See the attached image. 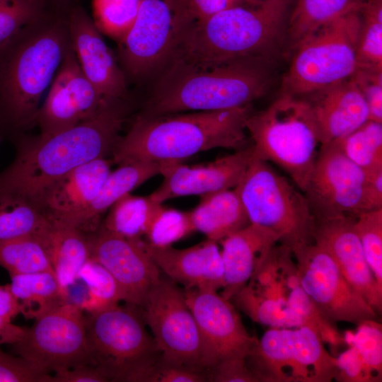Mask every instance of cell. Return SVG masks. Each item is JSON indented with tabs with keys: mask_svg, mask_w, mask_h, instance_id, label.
Segmentation results:
<instances>
[{
	"mask_svg": "<svg viewBox=\"0 0 382 382\" xmlns=\"http://www.w3.org/2000/svg\"><path fill=\"white\" fill-rule=\"evenodd\" d=\"M20 313L18 303L8 284L0 285V317L11 320Z\"/></svg>",
	"mask_w": 382,
	"mask_h": 382,
	"instance_id": "obj_51",
	"label": "cell"
},
{
	"mask_svg": "<svg viewBox=\"0 0 382 382\" xmlns=\"http://www.w3.org/2000/svg\"><path fill=\"white\" fill-rule=\"evenodd\" d=\"M234 189L250 223L275 233L279 243L292 249L313 240L315 216L303 192L269 163L253 156Z\"/></svg>",
	"mask_w": 382,
	"mask_h": 382,
	"instance_id": "obj_9",
	"label": "cell"
},
{
	"mask_svg": "<svg viewBox=\"0 0 382 382\" xmlns=\"http://www.w3.org/2000/svg\"><path fill=\"white\" fill-rule=\"evenodd\" d=\"M173 37V1L143 0L132 27L117 42V59L127 82L166 64Z\"/></svg>",
	"mask_w": 382,
	"mask_h": 382,
	"instance_id": "obj_16",
	"label": "cell"
},
{
	"mask_svg": "<svg viewBox=\"0 0 382 382\" xmlns=\"http://www.w3.org/2000/svg\"><path fill=\"white\" fill-rule=\"evenodd\" d=\"M50 8L43 0H0V47Z\"/></svg>",
	"mask_w": 382,
	"mask_h": 382,
	"instance_id": "obj_42",
	"label": "cell"
},
{
	"mask_svg": "<svg viewBox=\"0 0 382 382\" xmlns=\"http://www.w3.org/2000/svg\"><path fill=\"white\" fill-rule=\"evenodd\" d=\"M87 236L90 259L100 264L113 277L122 301L141 308L161 276L146 249L144 241L121 236L100 225Z\"/></svg>",
	"mask_w": 382,
	"mask_h": 382,
	"instance_id": "obj_17",
	"label": "cell"
},
{
	"mask_svg": "<svg viewBox=\"0 0 382 382\" xmlns=\"http://www.w3.org/2000/svg\"><path fill=\"white\" fill-rule=\"evenodd\" d=\"M143 0H93V19L102 34L120 42L132 27Z\"/></svg>",
	"mask_w": 382,
	"mask_h": 382,
	"instance_id": "obj_38",
	"label": "cell"
},
{
	"mask_svg": "<svg viewBox=\"0 0 382 382\" xmlns=\"http://www.w3.org/2000/svg\"><path fill=\"white\" fill-rule=\"evenodd\" d=\"M110 171L106 158L90 161L50 184L35 204L50 219L79 229L85 213Z\"/></svg>",
	"mask_w": 382,
	"mask_h": 382,
	"instance_id": "obj_23",
	"label": "cell"
},
{
	"mask_svg": "<svg viewBox=\"0 0 382 382\" xmlns=\"http://www.w3.org/2000/svg\"><path fill=\"white\" fill-rule=\"evenodd\" d=\"M36 238L42 244L59 283L68 290L90 259L87 235L74 226L48 218Z\"/></svg>",
	"mask_w": 382,
	"mask_h": 382,
	"instance_id": "obj_27",
	"label": "cell"
},
{
	"mask_svg": "<svg viewBox=\"0 0 382 382\" xmlns=\"http://www.w3.org/2000/svg\"><path fill=\"white\" fill-rule=\"evenodd\" d=\"M355 219L315 218L313 238L330 253L351 286L381 314L382 289L366 261L354 229Z\"/></svg>",
	"mask_w": 382,
	"mask_h": 382,
	"instance_id": "obj_22",
	"label": "cell"
},
{
	"mask_svg": "<svg viewBox=\"0 0 382 382\" xmlns=\"http://www.w3.org/2000/svg\"><path fill=\"white\" fill-rule=\"evenodd\" d=\"M253 158L252 145L216 158L204 165L185 166L180 161L161 162L163 180L149 197L163 202L183 196L209 193L235 188Z\"/></svg>",
	"mask_w": 382,
	"mask_h": 382,
	"instance_id": "obj_20",
	"label": "cell"
},
{
	"mask_svg": "<svg viewBox=\"0 0 382 382\" xmlns=\"http://www.w3.org/2000/svg\"><path fill=\"white\" fill-rule=\"evenodd\" d=\"M129 306L116 304L85 317L92 364L109 381L147 382L161 353L139 307Z\"/></svg>",
	"mask_w": 382,
	"mask_h": 382,
	"instance_id": "obj_8",
	"label": "cell"
},
{
	"mask_svg": "<svg viewBox=\"0 0 382 382\" xmlns=\"http://www.w3.org/2000/svg\"><path fill=\"white\" fill-rule=\"evenodd\" d=\"M365 0H294L286 23L284 40L294 50L318 30L340 17L359 11Z\"/></svg>",
	"mask_w": 382,
	"mask_h": 382,
	"instance_id": "obj_30",
	"label": "cell"
},
{
	"mask_svg": "<svg viewBox=\"0 0 382 382\" xmlns=\"http://www.w3.org/2000/svg\"><path fill=\"white\" fill-rule=\"evenodd\" d=\"M340 382H375L354 346L336 358L334 379Z\"/></svg>",
	"mask_w": 382,
	"mask_h": 382,
	"instance_id": "obj_46",
	"label": "cell"
},
{
	"mask_svg": "<svg viewBox=\"0 0 382 382\" xmlns=\"http://www.w3.org/2000/svg\"><path fill=\"white\" fill-rule=\"evenodd\" d=\"M257 382H330L336 358L308 326L271 328L245 359Z\"/></svg>",
	"mask_w": 382,
	"mask_h": 382,
	"instance_id": "obj_11",
	"label": "cell"
},
{
	"mask_svg": "<svg viewBox=\"0 0 382 382\" xmlns=\"http://www.w3.org/2000/svg\"><path fill=\"white\" fill-rule=\"evenodd\" d=\"M78 279L83 281L88 289L86 297L79 303L83 311L92 313L122 301L113 277L103 267L91 259L80 270Z\"/></svg>",
	"mask_w": 382,
	"mask_h": 382,
	"instance_id": "obj_37",
	"label": "cell"
},
{
	"mask_svg": "<svg viewBox=\"0 0 382 382\" xmlns=\"http://www.w3.org/2000/svg\"><path fill=\"white\" fill-rule=\"evenodd\" d=\"M183 290L204 342L209 371L222 361L246 359L257 338L248 332L231 300L217 291Z\"/></svg>",
	"mask_w": 382,
	"mask_h": 382,
	"instance_id": "obj_19",
	"label": "cell"
},
{
	"mask_svg": "<svg viewBox=\"0 0 382 382\" xmlns=\"http://www.w3.org/2000/svg\"><path fill=\"white\" fill-rule=\"evenodd\" d=\"M294 0L235 6L174 35L168 67L207 68L264 58L283 39Z\"/></svg>",
	"mask_w": 382,
	"mask_h": 382,
	"instance_id": "obj_3",
	"label": "cell"
},
{
	"mask_svg": "<svg viewBox=\"0 0 382 382\" xmlns=\"http://www.w3.org/2000/svg\"><path fill=\"white\" fill-rule=\"evenodd\" d=\"M359 11L325 25L296 47L282 79V94L303 97L353 75L357 68Z\"/></svg>",
	"mask_w": 382,
	"mask_h": 382,
	"instance_id": "obj_10",
	"label": "cell"
},
{
	"mask_svg": "<svg viewBox=\"0 0 382 382\" xmlns=\"http://www.w3.org/2000/svg\"><path fill=\"white\" fill-rule=\"evenodd\" d=\"M209 381V371L169 364L161 359L151 371L148 382H204Z\"/></svg>",
	"mask_w": 382,
	"mask_h": 382,
	"instance_id": "obj_47",
	"label": "cell"
},
{
	"mask_svg": "<svg viewBox=\"0 0 382 382\" xmlns=\"http://www.w3.org/2000/svg\"><path fill=\"white\" fill-rule=\"evenodd\" d=\"M209 381L214 382H257L245 358L222 361L209 371Z\"/></svg>",
	"mask_w": 382,
	"mask_h": 382,
	"instance_id": "obj_48",
	"label": "cell"
},
{
	"mask_svg": "<svg viewBox=\"0 0 382 382\" xmlns=\"http://www.w3.org/2000/svg\"><path fill=\"white\" fill-rule=\"evenodd\" d=\"M49 8H59L67 7L71 5L74 0H43Z\"/></svg>",
	"mask_w": 382,
	"mask_h": 382,
	"instance_id": "obj_53",
	"label": "cell"
},
{
	"mask_svg": "<svg viewBox=\"0 0 382 382\" xmlns=\"http://www.w3.org/2000/svg\"><path fill=\"white\" fill-rule=\"evenodd\" d=\"M255 1H265V0H255Z\"/></svg>",
	"mask_w": 382,
	"mask_h": 382,
	"instance_id": "obj_54",
	"label": "cell"
},
{
	"mask_svg": "<svg viewBox=\"0 0 382 382\" xmlns=\"http://www.w3.org/2000/svg\"><path fill=\"white\" fill-rule=\"evenodd\" d=\"M67 18L71 45L85 76L103 97L127 98L125 74L93 18L74 0Z\"/></svg>",
	"mask_w": 382,
	"mask_h": 382,
	"instance_id": "obj_21",
	"label": "cell"
},
{
	"mask_svg": "<svg viewBox=\"0 0 382 382\" xmlns=\"http://www.w3.org/2000/svg\"><path fill=\"white\" fill-rule=\"evenodd\" d=\"M303 194L316 219L356 218L369 211L366 173L335 141L320 146Z\"/></svg>",
	"mask_w": 382,
	"mask_h": 382,
	"instance_id": "obj_15",
	"label": "cell"
},
{
	"mask_svg": "<svg viewBox=\"0 0 382 382\" xmlns=\"http://www.w3.org/2000/svg\"><path fill=\"white\" fill-rule=\"evenodd\" d=\"M162 207L161 204L152 201L149 197L127 194L108 209L100 225L121 236L141 239Z\"/></svg>",
	"mask_w": 382,
	"mask_h": 382,
	"instance_id": "obj_32",
	"label": "cell"
},
{
	"mask_svg": "<svg viewBox=\"0 0 382 382\" xmlns=\"http://www.w3.org/2000/svg\"><path fill=\"white\" fill-rule=\"evenodd\" d=\"M12 345L17 355L45 374L92 364L85 317L76 303L68 301L36 319Z\"/></svg>",
	"mask_w": 382,
	"mask_h": 382,
	"instance_id": "obj_13",
	"label": "cell"
},
{
	"mask_svg": "<svg viewBox=\"0 0 382 382\" xmlns=\"http://www.w3.org/2000/svg\"><path fill=\"white\" fill-rule=\"evenodd\" d=\"M25 328L16 325L0 317V345H13L19 341L25 333Z\"/></svg>",
	"mask_w": 382,
	"mask_h": 382,
	"instance_id": "obj_52",
	"label": "cell"
},
{
	"mask_svg": "<svg viewBox=\"0 0 382 382\" xmlns=\"http://www.w3.org/2000/svg\"><path fill=\"white\" fill-rule=\"evenodd\" d=\"M199 204L189 212L195 231L219 242L249 225L250 221L235 189L201 196Z\"/></svg>",
	"mask_w": 382,
	"mask_h": 382,
	"instance_id": "obj_28",
	"label": "cell"
},
{
	"mask_svg": "<svg viewBox=\"0 0 382 382\" xmlns=\"http://www.w3.org/2000/svg\"><path fill=\"white\" fill-rule=\"evenodd\" d=\"M50 8L0 47V130L13 139L30 126L71 46L68 11Z\"/></svg>",
	"mask_w": 382,
	"mask_h": 382,
	"instance_id": "obj_2",
	"label": "cell"
},
{
	"mask_svg": "<svg viewBox=\"0 0 382 382\" xmlns=\"http://www.w3.org/2000/svg\"><path fill=\"white\" fill-rule=\"evenodd\" d=\"M144 244L160 271L183 289L217 291L222 289L224 265L216 242L207 239L183 249L153 246L145 241Z\"/></svg>",
	"mask_w": 382,
	"mask_h": 382,
	"instance_id": "obj_24",
	"label": "cell"
},
{
	"mask_svg": "<svg viewBox=\"0 0 382 382\" xmlns=\"http://www.w3.org/2000/svg\"><path fill=\"white\" fill-rule=\"evenodd\" d=\"M174 35L180 29L205 20L222 11L240 5L244 0H173Z\"/></svg>",
	"mask_w": 382,
	"mask_h": 382,
	"instance_id": "obj_43",
	"label": "cell"
},
{
	"mask_svg": "<svg viewBox=\"0 0 382 382\" xmlns=\"http://www.w3.org/2000/svg\"><path fill=\"white\" fill-rule=\"evenodd\" d=\"M354 229L366 261L378 287L382 289V208L357 216Z\"/></svg>",
	"mask_w": 382,
	"mask_h": 382,
	"instance_id": "obj_39",
	"label": "cell"
},
{
	"mask_svg": "<svg viewBox=\"0 0 382 382\" xmlns=\"http://www.w3.org/2000/svg\"><path fill=\"white\" fill-rule=\"evenodd\" d=\"M301 285L330 323L356 325L378 314L351 286L330 253L313 240L291 249Z\"/></svg>",
	"mask_w": 382,
	"mask_h": 382,
	"instance_id": "obj_14",
	"label": "cell"
},
{
	"mask_svg": "<svg viewBox=\"0 0 382 382\" xmlns=\"http://www.w3.org/2000/svg\"><path fill=\"white\" fill-rule=\"evenodd\" d=\"M127 100L109 99L94 116L62 131L31 138L23 134L15 137L17 153L0 173V195L35 204L55 180L112 153L129 113Z\"/></svg>",
	"mask_w": 382,
	"mask_h": 382,
	"instance_id": "obj_1",
	"label": "cell"
},
{
	"mask_svg": "<svg viewBox=\"0 0 382 382\" xmlns=\"http://www.w3.org/2000/svg\"><path fill=\"white\" fill-rule=\"evenodd\" d=\"M48 218L34 204L14 196L0 195V241L36 237Z\"/></svg>",
	"mask_w": 382,
	"mask_h": 382,
	"instance_id": "obj_33",
	"label": "cell"
},
{
	"mask_svg": "<svg viewBox=\"0 0 382 382\" xmlns=\"http://www.w3.org/2000/svg\"><path fill=\"white\" fill-rule=\"evenodd\" d=\"M231 300L254 322L271 328L306 325L323 342L333 347L344 343L343 337L303 289L291 249L282 243L272 247L259 269Z\"/></svg>",
	"mask_w": 382,
	"mask_h": 382,
	"instance_id": "obj_6",
	"label": "cell"
},
{
	"mask_svg": "<svg viewBox=\"0 0 382 382\" xmlns=\"http://www.w3.org/2000/svg\"><path fill=\"white\" fill-rule=\"evenodd\" d=\"M305 96L320 145L338 140L369 120L366 102L351 77Z\"/></svg>",
	"mask_w": 382,
	"mask_h": 382,
	"instance_id": "obj_25",
	"label": "cell"
},
{
	"mask_svg": "<svg viewBox=\"0 0 382 382\" xmlns=\"http://www.w3.org/2000/svg\"><path fill=\"white\" fill-rule=\"evenodd\" d=\"M266 59L207 68L168 67L141 116L215 111L250 105L272 83Z\"/></svg>",
	"mask_w": 382,
	"mask_h": 382,
	"instance_id": "obj_5",
	"label": "cell"
},
{
	"mask_svg": "<svg viewBox=\"0 0 382 382\" xmlns=\"http://www.w3.org/2000/svg\"><path fill=\"white\" fill-rule=\"evenodd\" d=\"M193 231L189 212L162 207L146 231L145 241L153 246L166 247Z\"/></svg>",
	"mask_w": 382,
	"mask_h": 382,
	"instance_id": "obj_41",
	"label": "cell"
},
{
	"mask_svg": "<svg viewBox=\"0 0 382 382\" xmlns=\"http://www.w3.org/2000/svg\"><path fill=\"white\" fill-rule=\"evenodd\" d=\"M161 163L133 161L110 171L95 199L85 213L79 230L91 233L100 226V217L120 198L149 178L160 174Z\"/></svg>",
	"mask_w": 382,
	"mask_h": 382,
	"instance_id": "obj_29",
	"label": "cell"
},
{
	"mask_svg": "<svg viewBox=\"0 0 382 382\" xmlns=\"http://www.w3.org/2000/svg\"><path fill=\"white\" fill-rule=\"evenodd\" d=\"M11 279L10 290L25 318L36 320L68 302V290L60 285L53 272L14 274Z\"/></svg>",
	"mask_w": 382,
	"mask_h": 382,
	"instance_id": "obj_31",
	"label": "cell"
},
{
	"mask_svg": "<svg viewBox=\"0 0 382 382\" xmlns=\"http://www.w3.org/2000/svg\"><path fill=\"white\" fill-rule=\"evenodd\" d=\"M37 111L35 125L44 134L71 127L94 116L110 98L103 97L81 70L72 45Z\"/></svg>",
	"mask_w": 382,
	"mask_h": 382,
	"instance_id": "obj_18",
	"label": "cell"
},
{
	"mask_svg": "<svg viewBox=\"0 0 382 382\" xmlns=\"http://www.w3.org/2000/svg\"><path fill=\"white\" fill-rule=\"evenodd\" d=\"M335 142L365 173L382 168V123L368 120Z\"/></svg>",
	"mask_w": 382,
	"mask_h": 382,
	"instance_id": "obj_34",
	"label": "cell"
},
{
	"mask_svg": "<svg viewBox=\"0 0 382 382\" xmlns=\"http://www.w3.org/2000/svg\"><path fill=\"white\" fill-rule=\"evenodd\" d=\"M139 308L163 362L209 371L204 342L183 289L161 276Z\"/></svg>",
	"mask_w": 382,
	"mask_h": 382,
	"instance_id": "obj_12",
	"label": "cell"
},
{
	"mask_svg": "<svg viewBox=\"0 0 382 382\" xmlns=\"http://www.w3.org/2000/svg\"><path fill=\"white\" fill-rule=\"evenodd\" d=\"M251 104L242 107L155 117H139L112 152L118 165L133 161H180L216 148L246 146Z\"/></svg>",
	"mask_w": 382,
	"mask_h": 382,
	"instance_id": "obj_4",
	"label": "cell"
},
{
	"mask_svg": "<svg viewBox=\"0 0 382 382\" xmlns=\"http://www.w3.org/2000/svg\"><path fill=\"white\" fill-rule=\"evenodd\" d=\"M355 332L344 337L345 343L354 346L375 382L381 381L382 327L376 320H366L357 325Z\"/></svg>",
	"mask_w": 382,
	"mask_h": 382,
	"instance_id": "obj_40",
	"label": "cell"
},
{
	"mask_svg": "<svg viewBox=\"0 0 382 382\" xmlns=\"http://www.w3.org/2000/svg\"><path fill=\"white\" fill-rule=\"evenodd\" d=\"M103 371L92 364H81L49 375L47 382H108Z\"/></svg>",
	"mask_w": 382,
	"mask_h": 382,
	"instance_id": "obj_49",
	"label": "cell"
},
{
	"mask_svg": "<svg viewBox=\"0 0 382 382\" xmlns=\"http://www.w3.org/2000/svg\"><path fill=\"white\" fill-rule=\"evenodd\" d=\"M49 375L24 358L0 349V382H47Z\"/></svg>",
	"mask_w": 382,
	"mask_h": 382,
	"instance_id": "obj_45",
	"label": "cell"
},
{
	"mask_svg": "<svg viewBox=\"0 0 382 382\" xmlns=\"http://www.w3.org/2000/svg\"><path fill=\"white\" fill-rule=\"evenodd\" d=\"M351 78L366 102L369 120L382 123V71L357 69Z\"/></svg>",
	"mask_w": 382,
	"mask_h": 382,
	"instance_id": "obj_44",
	"label": "cell"
},
{
	"mask_svg": "<svg viewBox=\"0 0 382 382\" xmlns=\"http://www.w3.org/2000/svg\"><path fill=\"white\" fill-rule=\"evenodd\" d=\"M220 242L224 280L221 295L231 300L259 269L279 238L266 228L250 224Z\"/></svg>",
	"mask_w": 382,
	"mask_h": 382,
	"instance_id": "obj_26",
	"label": "cell"
},
{
	"mask_svg": "<svg viewBox=\"0 0 382 382\" xmlns=\"http://www.w3.org/2000/svg\"><path fill=\"white\" fill-rule=\"evenodd\" d=\"M359 12L357 69L382 71V0L364 1Z\"/></svg>",
	"mask_w": 382,
	"mask_h": 382,
	"instance_id": "obj_35",
	"label": "cell"
},
{
	"mask_svg": "<svg viewBox=\"0 0 382 382\" xmlns=\"http://www.w3.org/2000/svg\"><path fill=\"white\" fill-rule=\"evenodd\" d=\"M366 197L369 211L382 208V168L366 173Z\"/></svg>",
	"mask_w": 382,
	"mask_h": 382,
	"instance_id": "obj_50",
	"label": "cell"
},
{
	"mask_svg": "<svg viewBox=\"0 0 382 382\" xmlns=\"http://www.w3.org/2000/svg\"><path fill=\"white\" fill-rule=\"evenodd\" d=\"M246 129L254 158L278 166L303 192L320 146L308 101L281 93L264 110L252 112Z\"/></svg>",
	"mask_w": 382,
	"mask_h": 382,
	"instance_id": "obj_7",
	"label": "cell"
},
{
	"mask_svg": "<svg viewBox=\"0 0 382 382\" xmlns=\"http://www.w3.org/2000/svg\"><path fill=\"white\" fill-rule=\"evenodd\" d=\"M0 266L10 276L40 272L54 273L42 244L33 236L0 241Z\"/></svg>",
	"mask_w": 382,
	"mask_h": 382,
	"instance_id": "obj_36",
	"label": "cell"
}]
</instances>
